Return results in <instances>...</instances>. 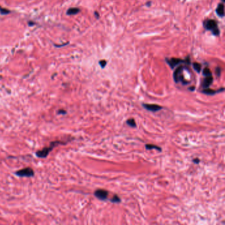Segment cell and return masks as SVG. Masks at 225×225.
<instances>
[{"instance_id":"44dd1931","label":"cell","mask_w":225,"mask_h":225,"mask_svg":"<svg viewBox=\"0 0 225 225\" xmlns=\"http://www.w3.org/2000/svg\"><path fill=\"white\" fill-rule=\"evenodd\" d=\"M95 15H96V18H99V14H98L96 12H95Z\"/></svg>"},{"instance_id":"3957f363","label":"cell","mask_w":225,"mask_h":225,"mask_svg":"<svg viewBox=\"0 0 225 225\" xmlns=\"http://www.w3.org/2000/svg\"><path fill=\"white\" fill-rule=\"evenodd\" d=\"M16 174L20 177H32L34 176V171L31 168H23L16 172Z\"/></svg>"},{"instance_id":"5bb4252c","label":"cell","mask_w":225,"mask_h":225,"mask_svg":"<svg viewBox=\"0 0 225 225\" xmlns=\"http://www.w3.org/2000/svg\"><path fill=\"white\" fill-rule=\"evenodd\" d=\"M203 75H204V76H205V77L212 76V73H211V70H210L209 68H206L203 69Z\"/></svg>"},{"instance_id":"2e32d148","label":"cell","mask_w":225,"mask_h":225,"mask_svg":"<svg viewBox=\"0 0 225 225\" xmlns=\"http://www.w3.org/2000/svg\"><path fill=\"white\" fill-rule=\"evenodd\" d=\"M111 201L113 203H119V202H120V199L118 195H114L113 197V198L111 199Z\"/></svg>"},{"instance_id":"6da1fadb","label":"cell","mask_w":225,"mask_h":225,"mask_svg":"<svg viewBox=\"0 0 225 225\" xmlns=\"http://www.w3.org/2000/svg\"><path fill=\"white\" fill-rule=\"evenodd\" d=\"M204 26H205V28L207 30H209V31H212L213 34L215 35V36H218L220 34V31L218 29L217 23H216V22L214 20H208L207 21H206L204 23Z\"/></svg>"},{"instance_id":"7a4b0ae2","label":"cell","mask_w":225,"mask_h":225,"mask_svg":"<svg viewBox=\"0 0 225 225\" xmlns=\"http://www.w3.org/2000/svg\"><path fill=\"white\" fill-rule=\"evenodd\" d=\"M59 142H57V141H56V142H53L52 144L50 145V146H48V147H46V148H44L41 151H38L37 153H36V156H37L38 157L40 158H45L47 157L48 154L50 153L52 149L54 147V146L56 145L59 144Z\"/></svg>"},{"instance_id":"7402d4cb","label":"cell","mask_w":225,"mask_h":225,"mask_svg":"<svg viewBox=\"0 0 225 225\" xmlns=\"http://www.w3.org/2000/svg\"><path fill=\"white\" fill-rule=\"evenodd\" d=\"M194 89H195L194 87H191V89H190V90H193Z\"/></svg>"},{"instance_id":"5b68a950","label":"cell","mask_w":225,"mask_h":225,"mask_svg":"<svg viewBox=\"0 0 225 225\" xmlns=\"http://www.w3.org/2000/svg\"><path fill=\"white\" fill-rule=\"evenodd\" d=\"M166 61L172 69H174L176 66H177L181 63H184V60L178 59V58H171L170 59H166Z\"/></svg>"},{"instance_id":"ffe728a7","label":"cell","mask_w":225,"mask_h":225,"mask_svg":"<svg viewBox=\"0 0 225 225\" xmlns=\"http://www.w3.org/2000/svg\"><path fill=\"white\" fill-rule=\"evenodd\" d=\"M193 162H195V163H196V164H198L199 162V159H198V158H195V159L193 160Z\"/></svg>"},{"instance_id":"8992f818","label":"cell","mask_w":225,"mask_h":225,"mask_svg":"<svg viewBox=\"0 0 225 225\" xmlns=\"http://www.w3.org/2000/svg\"><path fill=\"white\" fill-rule=\"evenodd\" d=\"M143 106L147 110L151 112L159 111L162 109V107L157 104H143Z\"/></svg>"},{"instance_id":"7c38bea8","label":"cell","mask_w":225,"mask_h":225,"mask_svg":"<svg viewBox=\"0 0 225 225\" xmlns=\"http://www.w3.org/2000/svg\"><path fill=\"white\" fill-rule=\"evenodd\" d=\"M145 148H146V149H148V150H151V149H158L159 151H161V148H160V147H158V146H157V145H154L147 144L145 145Z\"/></svg>"},{"instance_id":"8fae6325","label":"cell","mask_w":225,"mask_h":225,"mask_svg":"<svg viewBox=\"0 0 225 225\" xmlns=\"http://www.w3.org/2000/svg\"><path fill=\"white\" fill-rule=\"evenodd\" d=\"M80 11L79 9L76 8V7H73V8H70L67 11V14L69 15H75L77 13H78Z\"/></svg>"},{"instance_id":"52a82bcc","label":"cell","mask_w":225,"mask_h":225,"mask_svg":"<svg viewBox=\"0 0 225 225\" xmlns=\"http://www.w3.org/2000/svg\"><path fill=\"white\" fill-rule=\"evenodd\" d=\"M183 69H184L183 66H179L175 70L174 75H173V77H174L175 82L178 83L180 81V78L181 76V73H182Z\"/></svg>"},{"instance_id":"603a6c76","label":"cell","mask_w":225,"mask_h":225,"mask_svg":"<svg viewBox=\"0 0 225 225\" xmlns=\"http://www.w3.org/2000/svg\"><path fill=\"white\" fill-rule=\"evenodd\" d=\"M222 1H224V0H222Z\"/></svg>"},{"instance_id":"9c48e42d","label":"cell","mask_w":225,"mask_h":225,"mask_svg":"<svg viewBox=\"0 0 225 225\" xmlns=\"http://www.w3.org/2000/svg\"><path fill=\"white\" fill-rule=\"evenodd\" d=\"M223 90H224V88H222L221 90H219L217 91L211 89H209V88H207V89H205L203 90L202 92H203L204 94H208V95H213V94H216V92H221V91H223Z\"/></svg>"},{"instance_id":"9a60e30c","label":"cell","mask_w":225,"mask_h":225,"mask_svg":"<svg viewBox=\"0 0 225 225\" xmlns=\"http://www.w3.org/2000/svg\"><path fill=\"white\" fill-rule=\"evenodd\" d=\"M127 124L129 125L130 127H136V123L133 119H129V120L127 121Z\"/></svg>"},{"instance_id":"30bf717a","label":"cell","mask_w":225,"mask_h":225,"mask_svg":"<svg viewBox=\"0 0 225 225\" xmlns=\"http://www.w3.org/2000/svg\"><path fill=\"white\" fill-rule=\"evenodd\" d=\"M216 13L219 17H224L225 13H224V5H223V3H220L218 5L216 9Z\"/></svg>"},{"instance_id":"ac0fdd59","label":"cell","mask_w":225,"mask_h":225,"mask_svg":"<svg viewBox=\"0 0 225 225\" xmlns=\"http://www.w3.org/2000/svg\"><path fill=\"white\" fill-rule=\"evenodd\" d=\"M99 64L101 65V68H104L106 65V61H105V60H101V61H99Z\"/></svg>"},{"instance_id":"d6986e66","label":"cell","mask_w":225,"mask_h":225,"mask_svg":"<svg viewBox=\"0 0 225 225\" xmlns=\"http://www.w3.org/2000/svg\"><path fill=\"white\" fill-rule=\"evenodd\" d=\"M221 69L220 68H216V74L218 77L221 76Z\"/></svg>"},{"instance_id":"4fadbf2b","label":"cell","mask_w":225,"mask_h":225,"mask_svg":"<svg viewBox=\"0 0 225 225\" xmlns=\"http://www.w3.org/2000/svg\"><path fill=\"white\" fill-rule=\"evenodd\" d=\"M193 69H194L197 73H199L201 71V65L200 64L196 63V62H195V63H193Z\"/></svg>"},{"instance_id":"e0dca14e","label":"cell","mask_w":225,"mask_h":225,"mask_svg":"<svg viewBox=\"0 0 225 225\" xmlns=\"http://www.w3.org/2000/svg\"><path fill=\"white\" fill-rule=\"evenodd\" d=\"M0 13L1 14H3V15H5V14H8V13H10V11L6 9H4V8H2L0 6Z\"/></svg>"},{"instance_id":"277c9868","label":"cell","mask_w":225,"mask_h":225,"mask_svg":"<svg viewBox=\"0 0 225 225\" xmlns=\"http://www.w3.org/2000/svg\"><path fill=\"white\" fill-rule=\"evenodd\" d=\"M108 195V192L107 191L104 190H97L94 192V195L100 200H105L106 199Z\"/></svg>"},{"instance_id":"ba28073f","label":"cell","mask_w":225,"mask_h":225,"mask_svg":"<svg viewBox=\"0 0 225 225\" xmlns=\"http://www.w3.org/2000/svg\"><path fill=\"white\" fill-rule=\"evenodd\" d=\"M213 81V78L212 76H208L206 77L204 79L203 82V87L204 89H207V88L209 87V86L212 84Z\"/></svg>"}]
</instances>
